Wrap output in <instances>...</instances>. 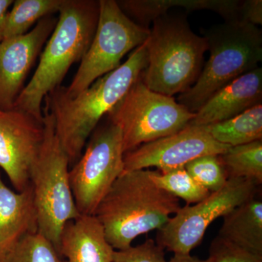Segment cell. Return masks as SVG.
Listing matches in <instances>:
<instances>
[{
	"mask_svg": "<svg viewBox=\"0 0 262 262\" xmlns=\"http://www.w3.org/2000/svg\"><path fill=\"white\" fill-rule=\"evenodd\" d=\"M147 63L145 42L116 70L98 78L75 97L67 96L63 87L59 86L45 98L57 138L70 165L80 158L103 115H107L140 78Z\"/></svg>",
	"mask_w": 262,
	"mask_h": 262,
	"instance_id": "obj_1",
	"label": "cell"
},
{
	"mask_svg": "<svg viewBox=\"0 0 262 262\" xmlns=\"http://www.w3.org/2000/svg\"><path fill=\"white\" fill-rule=\"evenodd\" d=\"M54 30L40 54L37 70L14 107L43 121L42 102L59 87L71 67L81 61L96 33L99 1L64 0Z\"/></svg>",
	"mask_w": 262,
	"mask_h": 262,
	"instance_id": "obj_2",
	"label": "cell"
},
{
	"mask_svg": "<svg viewBox=\"0 0 262 262\" xmlns=\"http://www.w3.org/2000/svg\"><path fill=\"white\" fill-rule=\"evenodd\" d=\"M180 208L179 199L157 187L146 169L124 171L94 215L108 244L119 251L132 246L141 234L163 228Z\"/></svg>",
	"mask_w": 262,
	"mask_h": 262,
	"instance_id": "obj_3",
	"label": "cell"
},
{
	"mask_svg": "<svg viewBox=\"0 0 262 262\" xmlns=\"http://www.w3.org/2000/svg\"><path fill=\"white\" fill-rule=\"evenodd\" d=\"M151 24L146 41L148 63L141 79L151 91L173 97L199 78L208 43L193 32L184 15L168 13Z\"/></svg>",
	"mask_w": 262,
	"mask_h": 262,
	"instance_id": "obj_4",
	"label": "cell"
},
{
	"mask_svg": "<svg viewBox=\"0 0 262 262\" xmlns=\"http://www.w3.org/2000/svg\"><path fill=\"white\" fill-rule=\"evenodd\" d=\"M203 37L209 58L195 84L177 100L192 113L232 81L257 68L262 61V34L256 26L225 21L208 29Z\"/></svg>",
	"mask_w": 262,
	"mask_h": 262,
	"instance_id": "obj_5",
	"label": "cell"
},
{
	"mask_svg": "<svg viewBox=\"0 0 262 262\" xmlns=\"http://www.w3.org/2000/svg\"><path fill=\"white\" fill-rule=\"evenodd\" d=\"M44 139L30 172L38 232L60 253L62 231L80 216L71 189L70 161L57 138L53 116L43 108Z\"/></svg>",
	"mask_w": 262,
	"mask_h": 262,
	"instance_id": "obj_6",
	"label": "cell"
},
{
	"mask_svg": "<svg viewBox=\"0 0 262 262\" xmlns=\"http://www.w3.org/2000/svg\"><path fill=\"white\" fill-rule=\"evenodd\" d=\"M122 132L125 153L182 130L195 117L174 97L151 91L141 77L107 114Z\"/></svg>",
	"mask_w": 262,
	"mask_h": 262,
	"instance_id": "obj_7",
	"label": "cell"
},
{
	"mask_svg": "<svg viewBox=\"0 0 262 262\" xmlns=\"http://www.w3.org/2000/svg\"><path fill=\"white\" fill-rule=\"evenodd\" d=\"M150 29L139 25L115 0L99 1L97 28L91 46L65 94L74 98L121 65L123 57L145 43Z\"/></svg>",
	"mask_w": 262,
	"mask_h": 262,
	"instance_id": "obj_8",
	"label": "cell"
},
{
	"mask_svg": "<svg viewBox=\"0 0 262 262\" xmlns=\"http://www.w3.org/2000/svg\"><path fill=\"white\" fill-rule=\"evenodd\" d=\"M120 129L110 123L91 136L80 158L70 170L71 189L80 215H94L114 183L124 172Z\"/></svg>",
	"mask_w": 262,
	"mask_h": 262,
	"instance_id": "obj_9",
	"label": "cell"
},
{
	"mask_svg": "<svg viewBox=\"0 0 262 262\" xmlns=\"http://www.w3.org/2000/svg\"><path fill=\"white\" fill-rule=\"evenodd\" d=\"M258 184L246 179H229L224 187L199 203L181 207L163 228L156 243L174 254H190L199 246L211 223L253 199Z\"/></svg>",
	"mask_w": 262,
	"mask_h": 262,
	"instance_id": "obj_10",
	"label": "cell"
},
{
	"mask_svg": "<svg viewBox=\"0 0 262 262\" xmlns=\"http://www.w3.org/2000/svg\"><path fill=\"white\" fill-rule=\"evenodd\" d=\"M230 147L214 140L203 126L189 125L178 133L125 153L124 171L151 167L165 171L184 167L199 157L223 154Z\"/></svg>",
	"mask_w": 262,
	"mask_h": 262,
	"instance_id": "obj_11",
	"label": "cell"
},
{
	"mask_svg": "<svg viewBox=\"0 0 262 262\" xmlns=\"http://www.w3.org/2000/svg\"><path fill=\"white\" fill-rule=\"evenodd\" d=\"M43 139V121L22 110L0 108V168L17 192L30 184L31 169Z\"/></svg>",
	"mask_w": 262,
	"mask_h": 262,
	"instance_id": "obj_12",
	"label": "cell"
},
{
	"mask_svg": "<svg viewBox=\"0 0 262 262\" xmlns=\"http://www.w3.org/2000/svg\"><path fill=\"white\" fill-rule=\"evenodd\" d=\"M58 18L46 17L27 34L0 42V108L12 110L29 71L40 56Z\"/></svg>",
	"mask_w": 262,
	"mask_h": 262,
	"instance_id": "obj_13",
	"label": "cell"
},
{
	"mask_svg": "<svg viewBox=\"0 0 262 262\" xmlns=\"http://www.w3.org/2000/svg\"><path fill=\"white\" fill-rule=\"evenodd\" d=\"M262 68L258 67L232 81L210 98L191 125L206 126L229 120L261 103Z\"/></svg>",
	"mask_w": 262,
	"mask_h": 262,
	"instance_id": "obj_14",
	"label": "cell"
},
{
	"mask_svg": "<svg viewBox=\"0 0 262 262\" xmlns=\"http://www.w3.org/2000/svg\"><path fill=\"white\" fill-rule=\"evenodd\" d=\"M115 251L94 215H81L62 231L59 251L67 262H113Z\"/></svg>",
	"mask_w": 262,
	"mask_h": 262,
	"instance_id": "obj_15",
	"label": "cell"
},
{
	"mask_svg": "<svg viewBox=\"0 0 262 262\" xmlns=\"http://www.w3.org/2000/svg\"><path fill=\"white\" fill-rule=\"evenodd\" d=\"M37 231V211L30 184L22 192L12 190L0 173V251Z\"/></svg>",
	"mask_w": 262,
	"mask_h": 262,
	"instance_id": "obj_16",
	"label": "cell"
},
{
	"mask_svg": "<svg viewBox=\"0 0 262 262\" xmlns=\"http://www.w3.org/2000/svg\"><path fill=\"white\" fill-rule=\"evenodd\" d=\"M120 8L136 24L149 28L155 19L168 13L170 8L181 7L187 11L208 10L218 13L225 21L239 20V0H122Z\"/></svg>",
	"mask_w": 262,
	"mask_h": 262,
	"instance_id": "obj_17",
	"label": "cell"
},
{
	"mask_svg": "<svg viewBox=\"0 0 262 262\" xmlns=\"http://www.w3.org/2000/svg\"><path fill=\"white\" fill-rule=\"evenodd\" d=\"M219 237L249 252L262 255V201L256 198L223 217Z\"/></svg>",
	"mask_w": 262,
	"mask_h": 262,
	"instance_id": "obj_18",
	"label": "cell"
},
{
	"mask_svg": "<svg viewBox=\"0 0 262 262\" xmlns=\"http://www.w3.org/2000/svg\"><path fill=\"white\" fill-rule=\"evenodd\" d=\"M203 127L214 140L229 146L262 140V103L229 120Z\"/></svg>",
	"mask_w": 262,
	"mask_h": 262,
	"instance_id": "obj_19",
	"label": "cell"
},
{
	"mask_svg": "<svg viewBox=\"0 0 262 262\" xmlns=\"http://www.w3.org/2000/svg\"><path fill=\"white\" fill-rule=\"evenodd\" d=\"M64 0H16L5 20L4 39L27 34L41 19L58 13Z\"/></svg>",
	"mask_w": 262,
	"mask_h": 262,
	"instance_id": "obj_20",
	"label": "cell"
},
{
	"mask_svg": "<svg viewBox=\"0 0 262 262\" xmlns=\"http://www.w3.org/2000/svg\"><path fill=\"white\" fill-rule=\"evenodd\" d=\"M228 178L246 179L262 184V140L231 146L220 155Z\"/></svg>",
	"mask_w": 262,
	"mask_h": 262,
	"instance_id": "obj_21",
	"label": "cell"
},
{
	"mask_svg": "<svg viewBox=\"0 0 262 262\" xmlns=\"http://www.w3.org/2000/svg\"><path fill=\"white\" fill-rule=\"evenodd\" d=\"M0 262H67L40 232L26 234L0 251Z\"/></svg>",
	"mask_w": 262,
	"mask_h": 262,
	"instance_id": "obj_22",
	"label": "cell"
},
{
	"mask_svg": "<svg viewBox=\"0 0 262 262\" xmlns=\"http://www.w3.org/2000/svg\"><path fill=\"white\" fill-rule=\"evenodd\" d=\"M149 177L157 187L178 199L184 200L187 205L196 204L211 193L198 184L184 167L165 171L149 170Z\"/></svg>",
	"mask_w": 262,
	"mask_h": 262,
	"instance_id": "obj_23",
	"label": "cell"
},
{
	"mask_svg": "<svg viewBox=\"0 0 262 262\" xmlns=\"http://www.w3.org/2000/svg\"><path fill=\"white\" fill-rule=\"evenodd\" d=\"M189 175L210 192L220 190L228 181L220 155L199 157L184 166Z\"/></svg>",
	"mask_w": 262,
	"mask_h": 262,
	"instance_id": "obj_24",
	"label": "cell"
},
{
	"mask_svg": "<svg viewBox=\"0 0 262 262\" xmlns=\"http://www.w3.org/2000/svg\"><path fill=\"white\" fill-rule=\"evenodd\" d=\"M113 262H168L165 250L152 239L124 250H115Z\"/></svg>",
	"mask_w": 262,
	"mask_h": 262,
	"instance_id": "obj_25",
	"label": "cell"
},
{
	"mask_svg": "<svg viewBox=\"0 0 262 262\" xmlns=\"http://www.w3.org/2000/svg\"><path fill=\"white\" fill-rule=\"evenodd\" d=\"M209 256L214 262H262V255L246 251L218 235L212 241Z\"/></svg>",
	"mask_w": 262,
	"mask_h": 262,
	"instance_id": "obj_26",
	"label": "cell"
},
{
	"mask_svg": "<svg viewBox=\"0 0 262 262\" xmlns=\"http://www.w3.org/2000/svg\"><path fill=\"white\" fill-rule=\"evenodd\" d=\"M239 21L252 25L262 24L261 0H245L241 3L239 8Z\"/></svg>",
	"mask_w": 262,
	"mask_h": 262,
	"instance_id": "obj_27",
	"label": "cell"
},
{
	"mask_svg": "<svg viewBox=\"0 0 262 262\" xmlns=\"http://www.w3.org/2000/svg\"><path fill=\"white\" fill-rule=\"evenodd\" d=\"M13 2V0H0V42L4 39L5 20Z\"/></svg>",
	"mask_w": 262,
	"mask_h": 262,
	"instance_id": "obj_28",
	"label": "cell"
},
{
	"mask_svg": "<svg viewBox=\"0 0 262 262\" xmlns=\"http://www.w3.org/2000/svg\"><path fill=\"white\" fill-rule=\"evenodd\" d=\"M168 262H214L211 256H208L206 259L200 258L191 256V254H174L173 257L170 258Z\"/></svg>",
	"mask_w": 262,
	"mask_h": 262,
	"instance_id": "obj_29",
	"label": "cell"
}]
</instances>
